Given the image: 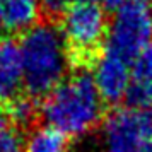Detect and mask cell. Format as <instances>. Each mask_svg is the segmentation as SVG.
<instances>
[{
  "instance_id": "obj_1",
  "label": "cell",
  "mask_w": 152,
  "mask_h": 152,
  "mask_svg": "<svg viewBox=\"0 0 152 152\" xmlns=\"http://www.w3.org/2000/svg\"><path fill=\"white\" fill-rule=\"evenodd\" d=\"M22 65V84L31 97L48 96L65 80L70 50L62 31L50 22H36L17 43Z\"/></svg>"
},
{
  "instance_id": "obj_2",
  "label": "cell",
  "mask_w": 152,
  "mask_h": 152,
  "mask_svg": "<svg viewBox=\"0 0 152 152\" xmlns=\"http://www.w3.org/2000/svg\"><path fill=\"white\" fill-rule=\"evenodd\" d=\"M103 103L92 75L77 72L45 96L41 116L46 126L65 137H82L99 123Z\"/></svg>"
},
{
  "instance_id": "obj_3",
  "label": "cell",
  "mask_w": 152,
  "mask_h": 152,
  "mask_svg": "<svg viewBox=\"0 0 152 152\" xmlns=\"http://www.w3.org/2000/svg\"><path fill=\"white\" fill-rule=\"evenodd\" d=\"M152 41V0H126L115 9L106 51L132 63Z\"/></svg>"
},
{
  "instance_id": "obj_4",
  "label": "cell",
  "mask_w": 152,
  "mask_h": 152,
  "mask_svg": "<svg viewBox=\"0 0 152 152\" xmlns=\"http://www.w3.org/2000/svg\"><path fill=\"white\" fill-rule=\"evenodd\" d=\"M108 26L103 5L96 2H74L63 10L60 31L77 58H89L106 39Z\"/></svg>"
},
{
  "instance_id": "obj_5",
  "label": "cell",
  "mask_w": 152,
  "mask_h": 152,
  "mask_svg": "<svg viewBox=\"0 0 152 152\" xmlns=\"http://www.w3.org/2000/svg\"><path fill=\"white\" fill-rule=\"evenodd\" d=\"M145 135L137 110L120 108L111 111L103 125L104 152H138Z\"/></svg>"
},
{
  "instance_id": "obj_6",
  "label": "cell",
  "mask_w": 152,
  "mask_h": 152,
  "mask_svg": "<svg viewBox=\"0 0 152 152\" xmlns=\"http://www.w3.org/2000/svg\"><path fill=\"white\" fill-rule=\"evenodd\" d=\"M132 63L104 50L94 62L92 80L103 101L116 104L125 99L132 80Z\"/></svg>"
},
{
  "instance_id": "obj_7",
  "label": "cell",
  "mask_w": 152,
  "mask_h": 152,
  "mask_svg": "<svg viewBox=\"0 0 152 152\" xmlns=\"http://www.w3.org/2000/svg\"><path fill=\"white\" fill-rule=\"evenodd\" d=\"M22 84V65L19 46L10 39L0 41V99L9 101Z\"/></svg>"
},
{
  "instance_id": "obj_8",
  "label": "cell",
  "mask_w": 152,
  "mask_h": 152,
  "mask_svg": "<svg viewBox=\"0 0 152 152\" xmlns=\"http://www.w3.org/2000/svg\"><path fill=\"white\" fill-rule=\"evenodd\" d=\"M2 24L12 33H24L36 24L39 15L38 0H0Z\"/></svg>"
},
{
  "instance_id": "obj_9",
  "label": "cell",
  "mask_w": 152,
  "mask_h": 152,
  "mask_svg": "<svg viewBox=\"0 0 152 152\" xmlns=\"http://www.w3.org/2000/svg\"><path fill=\"white\" fill-rule=\"evenodd\" d=\"M24 152H69V144L65 135L45 125L29 133L24 142Z\"/></svg>"
},
{
  "instance_id": "obj_10",
  "label": "cell",
  "mask_w": 152,
  "mask_h": 152,
  "mask_svg": "<svg viewBox=\"0 0 152 152\" xmlns=\"http://www.w3.org/2000/svg\"><path fill=\"white\" fill-rule=\"evenodd\" d=\"M5 113H7V118H10L14 123L28 125L29 121H33V118L36 116L34 97H31V96H14L12 99H9Z\"/></svg>"
},
{
  "instance_id": "obj_11",
  "label": "cell",
  "mask_w": 152,
  "mask_h": 152,
  "mask_svg": "<svg viewBox=\"0 0 152 152\" xmlns=\"http://www.w3.org/2000/svg\"><path fill=\"white\" fill-rule=\"evenodd\" d=\"M125 103L128 104V108L137 111L152 106V82L132 79L125 94Z\"/></svg>"
},
{
  "instance_id": "obj_12",
  "label": "cell",
  "mask_w": 152,
  "mask_h": 152,
  "mask_svg": "<svg viewBox=\"0 0 152 152\" xmlns=\"http://www.w3.org/2000/svg\"><path fill=\"white\" fill-rule=\"evenodd\" d=\"M132 79L152 82V45L140 51L132 62Z\"/></svg>"
},
{
  "instance_id": "obj_13",
  "label": "cell",
  "mask_w": 152,
  "mask_h": 152,
  "mask_svg": "<svg viewBox=\"0 0 152 152\" xmlns=\"http://www.w3.org/2000/svg\"><path fill=\"white\" fill-rule=\"evenodd\" d=\"M0 152H24V144L17 132L10 128L0 130Z\"/></svg>"
},
{
  "instance_id": "obj_14",
  "label": "cell",
  "mask_w": 152,
  "mask_h": 152,
  "mask_svg": "<svg viewBox=\"0 0 152 152\" xmlns=\"http://www.w3.org/2000/svg\"><path fill=\"white\" fill-rule=\"evenodd\" d=\"M138 116H140V123H142V130H144L145 138H151L152 137V106L145 108V110H140Z\"/></svg>"
},
{
  "instance_id": "obj_15",
  "label": "cell",
  "mask_w": 152,
  "mask_h": 152,
  "mask_svg": "<svg viewBox=\"0 0 152 152\" xmlns=\"http://www.w3.org/2000/svg\"><path fill=\"white\" fill-rule=\"evenodd\" d=\"M106 7H111V9H116V7H120L123 2H126V0H101Z\"/></svg>"
},
{
  "instance_id": "obj_16",
  "label": "cell",
  "mask_w": 152,
  "mask_h": 152,
  "mask_svg": "<svg viewBox=\"0 0 152 152\" xmlns=\"http://www.w3.org/2000/svg\"><path fill=\"white\" fill-rule=\"evenodd\" d=\"M138 152H152V137L151 138H145Z\"/></svg>"
},
{
  "instance_id": "obj_17",
  "label": "cell",
  "mask_w": 152,
  "mask_h": 152,
  "mask_svg": "<svg viewBox=\"0 0 152 152\" xmlns=\"http://www.w3.org/2000/svg\"><path fill=\"white\" fill-rule=\"evenodd\" d=\"M5 120H7V113H5V110H4L2 104H0V130L5 128Z\"/></svg>"
},
{
  "instance_id": "obj_18",
  "label": "cell",
  "mask_w": 152,
  "mask_h": 152,
  "mask_svg": "<svg viewBox=\"0 0 152 152\" xmlns=\"http://www.w3.org/2000/svg\"><path fill=\"white\" fill-rule=\"evenodd\" d=\"M75 2H96L97 4V2H101V0H75Z\"/></svg>"
},
{
  "instance_id": "obj_19",
  "label": "cell",
  "mask_w": 152,
  "mask_h": 152,
  "mask_svg": "<svg viewBox=\"0 0 152 152\" xmlns=\"http://www.w3.org/2000/svg\"><path fill=\"white\" fill-rule=\"evenodd\" d=\"M4 28V24H2V10H0V29Z\"/></svg>"
}]
</instances>
